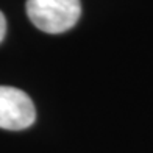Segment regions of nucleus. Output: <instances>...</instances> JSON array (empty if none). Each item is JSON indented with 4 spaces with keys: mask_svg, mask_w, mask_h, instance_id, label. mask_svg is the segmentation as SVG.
I'll return each mask as SVG.
<instances>
[{
    "mask_svg": "<svg viewBox=\"0 0 153 153\" xmlns=\"http://www.w3.org/2000/svg\"><path fill=\"white\" fill-rule=\"evenodd\" d=\"M36 119V109L24 91L11 86H0V128L25 130Z\"/></svg>",
    "mask_w": 153,
    "mask_h": 153,
    "instance_id": "2",
    "label": "nucleus"
},
{
    "mask_svg": "<svg viewBox=\"0 0 153 153\" xmlns=\"http://www.w3.org/2000/svg\"><path fill=\"white\" fill-rule=\"evenodd\" d=\"M27 14L41 31L58 34L76 24L81 3L80 0H27Z\"/></svg>",
    "mask_w": 153,
    "mask_h": 153,
    "instance_id": "1",
    "label": "nucleus"
},
{
    "mask_svg": "<svg viewBox=\"0 0 153 153\" xmlns=\"http://www.w3.org/2000/svg\"><path fill=\"white\" fill-rule=\"evenodd\" d=\"M5 33H6V20H5V16L2 14V11H0V42L5 38Z\"/></svg>",
    "mask_w": 153,
    "mask_h": 153,
    "instance_id": "3",
    "label": "nucleus"
}]
</instances>
